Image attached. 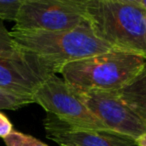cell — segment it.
I'll return each mask as SVG.
<instances>
[{
    "mask_svg": "<svg viewBox=\"0 0 146 146\" xmlns=\"http://www.w3.org/2000/svg\"><path fill=\"white\" fill-rule=\"evenodd\" d=\"M85 19L114 51L146 59V11L133 0H85Z\"/></svg>",
    "mask_w": 146,
    "mask_h": 146,
    "instance_id": "obj_1",
    "label": "cell"
},
{
    "mask_svg": "<svg viewBox=\"0 0 146 146\" xmlns=\"http://www.w3.org/2000/svg\"><path fill=\"white\" fill-rule=\"evenodd\" d=\"M146 59L130 53L110 51L62 66L58 73L73 87L84 91H119L144 69Z\"/></svg>",
    "mask_w": 146,
    "mask_h": 146,
    "instance_id": "obj_2",
    "label": "cell"
},
{
    "mask_svg": "<svg viewBox=\"0 0 146 146\" xmlns=\"http://www.w3.org/2000/svg\"><path fill=\"white\" fill-rule=\"evenodd\" d=\"M16 48L35 54L59 69L68 63L114 51L94 35L87 22L60 32L10 31Z\"/></svg>",
    "mask_w": 146,
    "mask_h": 146,
    "instance_id": "obj_3",
    "label": "cell"
},
{
    "mask_svg": "<svg viewBox=\"0 0 146 146\" xmlns=\"http://www.w3.org/2000/svg\"><path fill=\"white\" fill-rule=\"evenodd\" d=\"M14 30L60 32L86 22L85 0H23Z\"/></svg>",
    "mask_w": 146,
    "mask_h": 146,
    "instance_id": "obj_4",
    "label": "cell"
},
{
    "mask_svg": "<svg viewBox=\"0 0 146 146\" xmlns=\"http://www.w3.org/2000/svg\"><path fill=\"white\" fill-rule=\"evenodd\" d=\"M33 103L47 113L75 125L111 132L90 111L80 92L56 74L44 81L32 95ZM114 133V132H113Z\"/></svg>",
    "mask_w": 146,
    "mask_h": 146,
    "instance_id": "obj_5",
    "label": "cell"
},
{
    "mask_svg": "<svg viewBox=\"0 0 146 146\" xmlns=\"http://www.w3.org/2000/svg\"><path fill=\"white\" fill-rule=\"evenodd\" d=\"M58 68L35 54L20 51L11 57H0V88L17 95L31 97L39 86Z\"/></svg>",
    "mask_w": 146,
    "mask_h": 146,
    "instance_id": "obj_6",
    "label": "cell"
},
{
    "mask_svg": "<svg viewBox=\"0 0 146 146\" xmlns=\"http://www.w3.org/2000/svg\"><path fill=\"white\" fill-rule=\"evenodd\" d=\"M79 92L86 106L109 131L133 140L146 133V124L122 100L117 91Z\"/></svg>",
    "mask_w": 146,
    "mask_h": 146,
    "instance_id": "obj_7",
    "label": "cell"
},
{
    "mask_svg": "<svg viewBox=\"0 0 146 146\" xmlns=\"http://www.w3.org/2000/svg\"><path fill=\"white\" fill-rule=\"evenodd\" d=\"M46 136L59 146H137L135 140L117 133L69 123L47 113L43 120Z\"/></svg>",
    "mask_w": 146,
    "mask_h": 146,
    "instance_id": "obj_8",
    "label": "cell"
},
{
    "mask_svg": "<svg viewBox=\"0 0 146 146\" xmlns=\"http://www.w3.org/2000/svg\"><path fill=\"white\" fill-rule=\"evenodd\" d=\"M117 92L122 100L146 124V65L131 83Z\"/></svg>",
    "mask_w": 146,
    "mask_h": 146,
    "instance_id": "obj_9",
    "label": "cell"
},
{
    "mask_svg": "<svg viewBox=\"0 0 146 146\" xmlns=\"http://www.w3.org/2000/svg\"><path fill=\"white\" fill-rule=\"evenodd\" d=\"M32 103L31 97L17 95L0 88V110H17Z\"/></svg>",
    "mask_w": 146,
    "mask_h": 146,
    "instance_id": "obj_10",
    "label": "cell"
},
{
    "mask_svg": "<svg viewBox=\"0 0 146 146\" xmlns=\"http://www.w3.org/2000/svg\"><path fill=\"white\" fill-rule=\"evenodd\" d=\"M18 52L11 33L6 29L3 20L0 19V57H11Z\"/></svg>",
    "mask_w": 146,
    "mask_h": 146,
    "instance_id": "obj_11",
    "label": "cell"
},
{
    "mask_svg": "<svg viewBox=\"0 0 146 146\" xmlns=\"http://www.w3.org/2000/svg\"><path fill=\"white\" fill-rule=\"evenodd\" d=\"M3 140L6 146H49L33 136L18 131H13Z\"/></svg>",
    "mask_w": 146,
    "mask_h": 146,
    "instance_id": "obj_12",
    "label": "cell"
},
{
    "mask_svg": "<svg viewBox=\"0 0 146 146\" xmlns=\"http://www.w3.org/2000/svg\"><path fill=\"white\" fill-rule=\"evenodd\" d=\"M23 0H0V19L15 21Z\"/></svg>",
    "mask_w": 146,
    "mask_h": 146,
    "instance_id": "obj_13",
    "label": "cell"
},
{
    "mask_svg": "<svg viewBox=\"0 0 146 146\" xmlns=\"http://www.w3.org/2000/svg\"><path fill=\"white\" fill-rule=\"evenodd\" d=\"M13 131L14 130H13V125L11 123V121L0 110V138L4 139L8 135H10Z\"/></svg>",
    "mask_w": 146,
    "mask_h": 146,
    "instance_id": "obj_14",
    "label": "cell"
},
{
    "mask_svg": "<svg viewBox=\"0 0 146 146\" xmlns=\"http://www.w3.org/2000/svg\"><path fill=\"white\" fill-rule=\"evenodd\" d=\"M137 146H146V133L140 135L137 139L135 140Z\"/></svg>",
    "mask_w": 146,
    "mask_h": 146,
    "instance_id": "obj_15",
    "label": "cell"
},
{
    "mask_svg": "<svg viewBox=\"0 0 146 146\" xmlns=\"http://www.w3.org/2000/svg\"><path fill=\"white\" fill-rule=\"evenodd\" d=\"M133 1L140 8H142L143 10L146 11V0H133Z\"/></svg>",
    "mask_w": 146,
    "mask_h": 146,
    "instance_id": "obj_16",
    "label": "cell"
}]
</instances>
